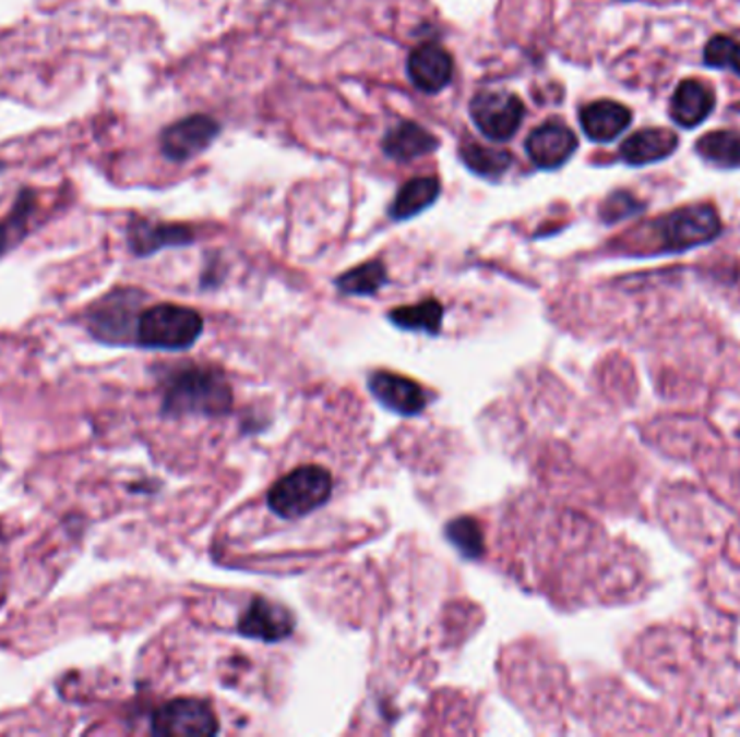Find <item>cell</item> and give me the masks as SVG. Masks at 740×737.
Segmentation results:
<instances>
[{"instance_id":"10","label":"cell","mask_w":740,"mask_h":737,"mask_svg":"<svg viewBox=\"0 0 740 737\" xmlns=\"http://www.w3.org/2000/svg\"><path fill=\"white\" fill-rule=\"evenodd\" d=\"M578 149V138L574 130L563 122H550L537 125L526 138V154L535 167L554 171L563 167L574 152Z\"/></svg>"},{"instance_id":"3","label":"cell","mask_w":740,"mask_h":737,"mask_svg":"<svg viewBox=\"0 0 740 737\" xmlns=\"http://www.w3.org/2000/svg\"><path fill=\"white\" fill-rule=\"evenodd\" d=\"M334 490V479L325 468L303 466L279 479L266 495L268 508L284 519H299L321 508Z\"/></svg>"},{"instance_id":"16","label":"cell","mask_w":740,"mask_h":737,"mask_svg":"<svg viewBox=\"0 0 740 737\" xmlns=\"http://www.w3.org/2000/svg\"><path fill=\"white\" fill-rule=\"evenodd\" d=\"M715 109V92L697 81H682L671 98V120L682 128H695L704 122Z\"/></svg>"},{"instance_id":"22","label":"cell","mask_w":740,"mask_h":737,"mask_svg":"<svg viewBox=\"0 0 740 737\" xmlns=\"http://www.w3.org/2000/svg\"><path fill=\"white\" fill-rule=\"evenodd\" d=\"M697 154L721 169H737L740 167V134L735 130L708 132L697 141Z\"/></svg>"},{"instance_id":"13","label":"cell","mask_w":740,"mask_h":737,"mask_svg":"<svg viewBox=\"0 0 740 737\" xmlns=\"http://www.w3.org/2000/svg\"><path fill=\"white\" fill-rule=\"evenodd\" d=\"M195 241V234L187 226L163 223L152 219H134L128 228V245L139 257H147L169 246H187Z\"/></svg>"},{"instance_id":"17","label":"cell","mask_w":740,"mask_h":737,"mask_svg":"<svg viewBox=\"0 0 740 737\" xmlns=\"http://www.w3.org/2000/svg\"><path fill=\"white\" fill-rule=\"evenodd\" d=\"M583 132L596 143H611L632 122V113L613 100L589 102L581 109Z\"/></svg>"},{"instance_id":"8","label":"cell","mask_w":740,"mask_h":737,"mask_svg":"<svg viewBox=\"0 0 740 737\" xmlns=\"http://www.w3.org/2000/svg\"><path fill=\"white\" fill-rule=\"evenodd\" d=\"M222 125L208 116H189L160 132V152L174 162H187L206 152L219 136Z\"/></svg>"},{"instance_id":"7","label":"cell","mask_w":740,"mask_h":737,"mask_svg":"<svg viewBox=\"0 0 740 737\" xmlns=\"http://www.w3.org/2000/svg\"><path fill=\"white\" fill-rule=\"evenodd\" d=\"M152 734L167 737H211L219 734L213 708L200 699H174L152 714Z\"/></svg>"},{"instance_id":"20","label":"cell","mask_w":740,"mask_h":737,"mask_svg":"<svg viewBox=\"0 0 740 737\" xmlns=\"http://www.w3.org/2000/svg\"><path fill=\"white\" fill-rule=\"evenodd\" d=\"M459 158L462 162L481 178H490V180H498L500 176H504L509 171V167L513 165V156L504 149H496L490 145H481L477 141H466L459 147Z\"/></svg>"},{"instance_id":"14","label":"cell","mask_w":740,"mask_h":737,"mask_svg":"<svg viewBox=\"0 0 740 737\" xmlns=\"http://www.w3.org/2000/svg\"><path fill=\"white\" fill-rule=\"evenodd\" d=\"M438 147H440L438 136L416 122L392 125L381 141L383 154L396 162H411L416 158L433 154Z\"/></svg>"},{"instance_id":"1","label":"cell","mask_w":740,"mask_h":737,"mask_svg":"<svg viewBox=\"0 0 740 737\" xmlns=\"http://www.w3.org/2000/svg\"><path fill=\"white\" fill-rule=\"evenodd\" d=\"M232 387L224 372L204 366L174 372L165 383L163 413L171 418L182 415H226L232 409Z\"/></svg>"},{"instance_id":"23","label":"cell","mask_w":740,"mask_h":737,"mask_svg":"<svg viewBox=\"0 0 740 737\" xmlns=\"http://www.w3.org/2000/svg\"><path fill=\"white\" fill-rule=\"evenodd\" d=\"M385 281H387L385 266L379 259H372L343 273L336 279V288L351 297H370L377 294L385 286Z\"/></svg>"},{"instance_id":"5","label":"cell","mask_w":740,"mask_h":737,"mask_svg":"<svg viewBox=\"0 0 740 737\" xmlns=\"http://www.w3.org/2000/svg\"><path fill=\"white\" fill-rule=\"evenodd\" d=\"M141 301L143 294L134 288H118L109 292L87 312V329L100 342L136 345Z\"/></svg>"},{"instance_id":"4","label":"cell","mask_w":740,"mask_h":737,"mask_svg":"<svg viewBox=\"0 0 740 737\" xmlns=\"http://www.w3.org/2000/svg\"><path fill=\"white\" fill-rule=\"evenodd\" d=\"M647 228L654 234L652 251L676 253L715 241L721 234V219L713 206L697 204L673 210Z\"/></svg>"},{"instance_id":"24","label":"cell","mask_w":740,"mask_h":737,"mask_svg":"<svg viewBox=\"0 0 740 737\" xmlns=\"http://www.w3.org/2000/svg\"><path fill=\"white\" fill-rule=\"evenodd\" d=\"M446 539L468 560H479L486 554V536L473 517H457L446 523Z\"/></svg>"},{"instance_id":"21","label":"cell","mask_w":740,"mask_h":737,"mask_svg":"<svg viewBox=\"0 0 740 737\" xmlns=\"http://www.w3.org/2000/svg\"><path fill=\"white\" fill-rule=\"evenodd\" d=\"M37 206V197L33 191H22L13 204V208L9 210L7 217L0 219V257L11 251L13 246L17 245L26 232H28V223L31 217L35 213Z\"/></svg>"},{"instance_id":"12","label":"cell","mask_w":740,"mask_h":737,"mask_svg":"<svg viewBox=\"0 0 740 737\" xmlns=\"http://www.w3.org/2000/svg\"><path fill=\"white\" fill-rule=\"evenodd\" d=\"M239 631L253 640L279 642L295 631V616L282 604L255 597L239 620Z\"/></svg>"},{"instance_id":"11","label":"cell","mask_w":740,"mask_h":737,"mask_svg":"<svg viewBox=\"0 0 740 737\" xmlns=\"http://www.w3.org/2000/svg\"><path fill=\"white\" fill-rule=\"evenodd\" d=\"M453 57L435 41L416 46L407 57V76L422 94H440L453 81Z\"/></svg>"},{"instance_id":"27","label":"cell","mask_w":740,"mask_h":737,"mask_svg":"<svg viewBox=\"0 0 740 737\" xmlns=\"http://www.w3.org/2000/svg\"><path fill=\"white\" fill-rule=\"evenodd\" d=\"M737 109H739V111H740V105H737Z\"/></svg>"},{"instance_id":"15","label":"cell","mask_w":740,"mask_h":737,"mask_svg":"<svg viewBox=\"0 0 740 737\" xmlns=\"http://www.w3.org/2000/svg\"><path fill=\"white\" fill-rule=\"evenodd\" d=\"M678 149V136L667 128H645L621 143V158L628 165H652L665 160Z\"/></svg>"},{"instance_id":"6","label":"cell","mask_w":740,"mask_h":737,"mask_svg":"<svg viewBox=\"0 0 740 737\" xmlns=\"http://www.w3.org/2000/svg\"><path fill=\"white\" fill-rule=\"evenodd\" d=\"M524 102L504 89H484L470 100V118L484 136L502 143L515 136L524 122Z\"/></svg>"},{"instance_id":"9","label":"cell","mask_w":740,"mask_h":737,"mask_svg":"<svg viewBox=\"0 0 740 737\" xmlns=\"http://www.w3.org/2000/svg\"><path fill=\"white\" fill-rule=\"evenodd\" d=\"M369 389L385 409L407 418L420 415L431 400L427 389L416 380L387 370H377L370 374Z\"/></svg>"},{"instance_id":"18","label":"cell","mask_w":740,"mask_h":737,"mask_svg":"<svg viewBox=\"0 0 740 737\" xmlns=\"http://www.w3.org/2000/svg\"><path fill=\"white\" fill-rule=\"evenodd\" d=\"M440 191H442V184L435 176H418V178L407 180L398 189L390 206V217L394 221H407V219L422 215L427 208H431L438 202Z\"/></svg>"},{"instance_id":"19","label":"cell","mask_w":740,"mask_h":737,"mask_svg":"<svg viewBox=\"0 0 740 737\" xmlns=\"http://www.w3.org/2000/svg\"><path fill=\"white\" fill-rule=\"evenodd\" d=\"M390 323L398 329L405 331H422L429 336H438L442 329V318H444V307L435 299H427L414 305H403L396 307L387 314Z\"/></svg>"},{"instance_id":"26","label":"cell","mask_w":740,"mask_h":737,"mask_svg":"<svg viewBox=\"0 0 740 737\" xmlns=\"http://www.w3.org/2000/svg\"><path fill=\"white\" fill-rule=\"evenodd\" d=\"M636 208H638V204H636L628 193H619V195H613V197L607 202V206H605V210H602V217H605L607 221H617V219H621V217L634 213Z\"/></svg>"},{"instance_id":"25","label":"cell","mask_w":740,"mask_h":737,"mask_svg":"<svg viewBox=\"0 0 740 737\" xmlns=\"http://www.w3.org/2000/svg\"><path fill=\"white\" fill-rule=\"evenodd\" d=\"M704 61L711 68L732 70L740 76V41L726 35L713 37L704 48Z\"/></svg>"},{"instance_id":"2","label":"cell","mask_w":740,"mask_h":737,"mask_svg":"<svg viewBox=\"0 0 740 737\" xmlns=\"http://www.w3.org/2000/svg\"><path fill=\"white\" fill-rule=\"evenodd\" d=\"M204 331V318L184 305L160 303L139 316L136 345L154 351H187Z\"/></svg>"}]
</instances>
